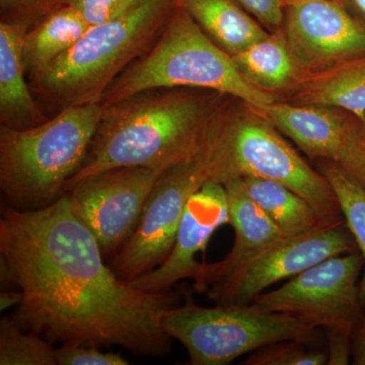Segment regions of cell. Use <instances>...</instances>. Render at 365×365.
Listing matches in <instances>:
<instances>
[{
  "mask_svg": "<svg viewBox=\"0 0 365 365\" xmlns=\"http://www.w3.org/2000/svg\"><path fill=\"white\" fill-rule=\"evenodd\" d=\"M102 114L98 103L68 108L26 130L0 125V188L6 206L48 207L66 194Z\"/></svg>",
  "mask_w": 365,
  "mask_h": 365,
  "instance_id": "277c9868",
  "label": "cell"
},
{
  "mask_svg": "<svg viewBox=\"0 0 365 365\" xmlns=\"http://www.w3.org/2000/svg\"><path fill=\"white\" fill-rule=\"evenodd\" d=\"M58 365H127L122 355L115 352H103L100 346L78 342L63 343L57 348Z\"/></svg>",
  "mask_w": 365,
  "mask_h": 365,
  "instance_id": "83f0119b",
  "label": "cell"
},
{
  "mask_svg": "<svg viewBox=\"0 0 365 365\" xmlns=\"http://www.w3.org/2000/svg\"><path fill=\"white\" fill-rule=\"evenodd\" d=\"M158 88L218 91L252 107H263L278 100L277 96L250 85L232 56L203 32L181 4L157 42L109 86L101 107Z\"/></svg>",
  "mask_w": 365,
  "mask_h": 365,
  "instance_id": "8992f818",
  "label": "cell"
},
{
  "mask_svg": "<svg viewBox=\"0 0 365 365\" xmlns=\"http://www.w3.org/2000/svg\"><path fill=\"white\" fill-rule=\"evenodd\" d=\"M230 222L225 185L208 180L189 199L172 252L163 264L136 279L131 287L153 294L170 292L184 279H195L200 270L198 253L205 255L209 240L218 227Z\"/></svg>",
  "mask_w": 365,
  "mask_h": 365,
  "instance_id": "4fadbf2b",
  "label": "cell"
},
{
  "mask_svg": "<svg viewBox=\"0 0 365 365\" xmlns=\"http://www.w3.org/2000/svg\"><path fill=\"white\" fill-rule=\"evenodd\" d=\"M242 364L326 365L328 364V352L299 341H280L252 352Z\"/></svg>",
  "mask_w": 365,
  "mask_h": 365,
  "instance_id": "cb8c5ba5",
  "label": "cell"
},
{
  "mask_svg": "<svg viewBox=\"0 0 365 365\" xmlns=\"http://www.w3.org/2000/svg\"><path fill=\"white\" fill-rule=\"evenodd\" d=\"M359 251L346 222L283 240L205 294L218 306L250 304L265 289L317 264Z\"/></svg>",
  "mask_w": 365,
  "mask_h": 365,
  "instance_id": "8fae6325",
  "label": "cell"
},
{
  "mask_svg": "<svg viewBox=\"0 0 365 365\" xmlns=\"http://www.w3.org/2000/svg\"><path fill=\"white\" fill-rule=\"evenodd\" d=\"M351 364L365 365V313L351 338Z\"/></svg>",
  "mask_w": 365,
  "mask_h": 365,
  "instance_id": "f546056e",
  "label": "cell"
},
{
  "mask_svg": "<svg viewBox=\"0 0 365 365\" xmlns=\"http://www.w3.org/2000/svg\"><path fill=\"white\" fill-rule=\"evenodd\" d=\"M72 0H0V21L32 29Z\"/></svg>",
  "mask_w": 365,
  "mask_h": 365,
  "instance_id": "484cf974",
  "label": "cell"
},
{
  "mask_svg": "<svg viewBox=\"0 0 365 365\" xmlns=\"http://www.w3.org/2000/svg\"><path fill=\"white\" fill-rule=\"evenodd\" d=\"M351 1L353 6L356 7L357 11L365 18V0H347Z\"/></svg>",
  "mask_w": 365,
  "mask_h": 365,
  "instance_id": "1f68e13d",
  "label": "cell"
},
{
  "mask_svg": "<svg viewBox=\"0 0 365 365\" xmlns=\"http://www.w3.org/2000/svg\"><path fill=\"white\" fill-rule=\"evenodd\" d=\"M282 34L299 71H314L365 53V26L338 0L285 7Z\"/></svg>",
  "mask_w": 365,
  "mask_h": 365,
  "instance_id": "7c38bea8",
  "label": "cell"
},
{
  "mask_svg": "<svg viewBox=\"0 0 365 365\" xmlns=\"http://www.w3.org/2000/svg\"><path fill=\"white\" fill-rule=\"evenodd\" d=\"M21 302V292H4L0 294V309L1 311H6V309L14 306H19Z\"/></svg>",
  "mask_w": 365,
  "mask_h": 365,
  "instance_id": "4dcf8cb0",
  "label": "cell"
},
{
  "mask_svg": "<svg viewBox=\"0 0 365 365\" xmlns=\"http://www.w3.org/2000/svg\"><path fill=\"white\" fill-rule=\"evenodd\" d=\"M28 29L0 21V125L26 130L49 120L34 97L23 56Z\"/></svg>",
  "mask_w": 365,
  "mask_h": 365,
  "instance_id": "e0dca14e",
  "label": "cell"
},
{
  "mask_svg": "<svg viewBox=\"0 0 365 365\" xmlns=\"http://www.w3.org/2000/svg\"><path fill=\"white\" fill-rule=\"evenodd\" d=\"M160 325L184 346L192 365H227L280 341H299L311 347L321 342L318 328L252 304L204 307L187 302L163 311Z\"/></svg>",
  "mask_w": 365,
  "mask_h": 365,
  "instance_id": "52a82bcc",
  "label": "cell"
},
{
  "mask_svg": "<svg viewBox=\"0 0 365 365\" xmlns=\"http://www.w3.org/2000/svg\"><path fill=\"white\" fill-rule=\"evenodd\" d=\"M230 222L235 230V242L230 253L216 263H202L194 279V289L205 294L239 272L260 255L287 239L279 228L252 200L241 178L225 184Z\"/></svg>",
  "mask_w": 365,
  "mask_h": 365,
  "instance_id": "5bb4252c",
  "label": "cell"
},
{
  "mask_svg": "<svg viewBox=\"0 0 365 365\" xmlns=\"http://www.w3.org/2000/svg\"><path fill=\"white\" fill-rule=\"evenodd\" d=\"M181 0H143L116 20L91 26L44 73L29 81L48 117L98 103L115 78L157 42Z\"/></svg>",
  "mask_w": 365,
  "mask_h": 365,
  "instance_id": "3957f363",
  "label": "cell"
},
{
  "mask_svg": "<svg viewBox=\"0 0 365 365\" xmlns=\"http://www.w3.org/2000/svg\"><path fill=\"white\" fill-rule=\"evenodd\" d=\"M230 98L201 88H158L102 108L85 160L66 194L103 170L140 167L163 173L198 160Z\"/></svg>",
  "mask_w": 365,
  "mask_h": 365,
  "instance_id": "7a4b0ae2",
  "label": "cell"
},
{
  "mask_svg": "<svg viewBox=\"0 0 365 365\" xmlns=\"http://www.w3.org/2000/svg\"><path fill=\"white\" fill-rule=\"evenodd\" d=\"M333 162L365 191V119L350 116L344 139Z\"/></svg>",
  "mask_w": 365,
  "mask_h": 365,
  "instance_id": "d4e9b609",
  "label": "cell"
},
{
  "mask_svg": "<svg viewBox=\"0 0 365 365\" xmlns=\"http://www.w3.org/2000/svg\"><path fill=\"white\" fill-rule=\"evenodd\" d=\"M208 180L207 160L199 158L163 170L158 177L135 232L111 258L122 280L132 281L157 268L169 257L189 199Z\"/></svg>",
  "mask_w": 365,
  "mask_h": 365,
  "instance_id": "9c48e42d",
  "label": "cell"
},
{
  "mask_svg": "<svg viewBox=\"0 0 365 365\" xmlns=\"http://www.w3.org/2000/svg\"><path fill=\"white\" fill-rule=\"evenodd\" d=\"M288 103L342 110L365 119V53L314 71L300 72L284 93Z\"/></svg>",
  "mask_w": 365,
  "mask_h": 365,
  "instance_id": "2e32d148",
  "label": "cell"
},
{
  "mask_svg": "<svg viewBox=\"0 0 365 365\" xmlns=\"http://www.w3.org/2000/svg\"><path fill=\"white\" fill-rule=\"evenodd\" d=\"M204 158L212 181L225 185L244 176L270 180L302 197L327 220H345L324 175L300 157L270 122L237 98H230L216 120Z\"/></svg>",
  "mask_w": 365,
  "mask_h": 365,
  "instance_id": "5b68a950",
  "label": "cell"
},
{
  "mask_svg": "<svg viewBox=\"0 0 365 365\" xmlns=\"http://www.w3.org/2000/svg\"><path fill=\"white\" fill-rule=\"evenodd\" d=\"M284 1L285 6H289V4H297V2L302 1V0H283ZM338 1L343 2V4H346L347 0H338Z\"/></svg>",
  "mask_w": 365,
  "mask_h": 365,
  "instance_id": "d6a6232c",
  "label": "cell"
},
{
  "mask_svg": "<svg viewBox=\"0 0 365 365\" xmlns=\"http://www.w3.org/2000/svg\"><path fill=\"white\" fill-rule=\"evenodd\" d=\"M318 170L332 186L346 225L364 257V272L359 281V294L365 309V191L346 176L333 160H321Z\"/></svg>",
  "mask_w": 365,
  "mask_h": 365,
  "instance_id": "7402d4cb",
  "label": "cell"
},
{
  "mask_svg": "<svg viewBox=\"0 0 365 365\" xmlns=\"http://www.w3.org/2000/svg\"><path fill=\"white\" fill-rule=\"evenodd\" d=\"M239 178L252 200L277 225L287 239L345 222L327 220L302 197L279 182L254 176Z\"/></svg>",
  "mask_w": 365,
  "mask_h": 365,
  "instance_id": "d6986e66",
  "label": "cell"
},
{
  "mask_svg": "<svg viewBox=\"0 0 365 365\" xmlns=\"http://www.w3.org/2000/svg\"><path fill=\"white\" fill-rule=\"evenodd\" d=\"M180 4L203 32L230 56L270 33L237 0H181Z\"/></svg>",
  "mask_w": 365,
  "mask_h": 365,
  "instance_id": "ac0fdd59",
  "label": "cell"
},
{
  "mask_svg": "<svg viewBox=\"0 0 365 365\" xmlns=\"http://www.w3.org/2000/svg\"><path fill=\"white\" fill-rule=\"evenodd\" d=\"M364 267L359 250L332 257L278 289L257 295L250 304L263 311L292 314L326 334L352 336L365 313L359 281Z\"/></svg>",
  "mask_w": 365,
  "mask_h": 365,
  "instance_id": "ba28073f",
  "label": "cell"
},
{
  "mask_svg": "<svg viewBox=\"0 0 365 365\" xmlns=\"http://www.w3.org/2000/svg\"><path fill=\"white\" fill-rule=\"evenodd\" d=\"M252 108L292 139L307 157L319 160L336 158L351 116L335 108L281 101Z\"/></svg>",
  "mask_w": 365,
  "mask_h": 365,
  "instance_id": "9a60e30c",
  "label": "cell"
},
{
  "mask_svg": "<svg viewBox=\"0 0 365 365\" xmlns=\"http://www.w3.org/2000/svg\"><path fill=\"white\" fill-rule=\"evenodd\" d=\"M141 1L143 0H72L69 6L91 26L116 20Z\"/></svg>",
  "mask_w": 365,
  "mask_h": 365,
  "instance_id": "4316f807",
  "label": "cell"
},
{
  "mask_svg": "<svg viewBox=\"0 0 365 365\" xmlns=\"http://www.w3.org/2000/svg\"><path fill=\"white\" fill-rule=\"evenodd\" d=\"M270 33L282 31L285 6L283 0H237Z\"/></svg>",
  "mask_w": 365,
  "mask_h": 365,
  "instance_id": "f1b7e54d",
  "label": "cell"
},
{
  "mask_svg": "<svg viewBox=\"0 0 365 365\" xmlns=\"http://www.w3.org/2000/svg\"><path fill=\"white\" fill-rule=\"evenodd\" d=\"M160 174L115 168L86 177L67 192L72 212L97 239L105 258H112L135 232Z\"/></svg>",
  "mask_w": 365,
  "mask_h": 365,
  "instance_id": "30bf717a",
  "label": "cell"
},
{
  "mask_svg": "<svg viewBox=\"0 0 365 365\" xmlns=\"http://www.w3.org/2000/svg\"><path fill=\"white\" fill-rule=\"evenodd\" d=\"M0 255L1 280L21 289L14 318L26 331L51 343L119 345L145 356L170 352L160 318L177 306L176 297L118 277L67 194L40 210L2 209Z\"/></svg>",
  "mask_w": 365,
  "mask_h": 365,
  "instance_id": "6da1fadb",
  "label": "cell"
},
{
  "mask_svg": "<svg viewBox=\"0 0 365 365\" xmlns=\"http://www.w3.org/2000/svg\"><path fill=\"white\" fill-rule=\"evenodd\" d=\"M232 59L250 85L275 96L288 90L302 72L282 31L269 33L263 39L232 55Z\"/></svg>",
  "mask_w": 365,
  "mask_h": 365,
  "instance_id": "44dd1931",
  "label": "cell"
},
{
  "mask_svg": "<svg viewBox=\"0 0 365 365\" xmlns=\"http://www.w3.org/2000/svg\"><path fill=\"white\" fill-rule=\"evenodd\" d=\"M90 26L73 7L50 14L26 33L23 56L28 81L44 73L81 40Z\"/></svg>",
  "mask_w": 365,
  "mask_h": 365,
  "instance_id": "ffe728a7",
  "label": "cell"
},
{
  "mask_svg": "<svg viewBox=\"0 0 365 365\" xmlns=\"http://www.w3.org/2000/svg\"><path fill=\"white\" fill-rule=\"evenodd\" d=\"M0 364L58 365L57 349L42 336L21 328L14 317L0 321Z\"/></svg>",
  "mask_w": 365,
  "mask_h": 365,
  "instance_id": "603a6c76",
  "label": "cell"
}]
</instances>
